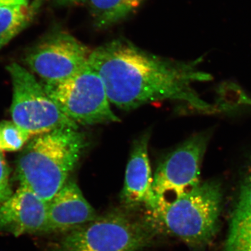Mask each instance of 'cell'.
<instances>
[{
  "label": "cell",
  "instance_id": "1",
  "mask_svg": "<svg viewBox=\"0 0 251 251\" xmlns=\"http://www.w3.org/2000/svg\"><path fill=\"white\" fill-rule=\"evenodd\" d=\"M199 63L163 58L117 39L93 50L89 66L103 80L110 103L122 110L176 100L198 111L213 112L215 106L201 99L193 87L212 79L199 69Z\"/></svg>",
  "mask_w": 251,
  "mask_h": 251
},
{
  "label": "cell",
  "instance_id": "2",
  "mask_svg": "<svg viewBox=\"0 0 251 251\" xmlns=\"http://www.w3.org/2000/svg\"><path fill=\"white\" fill-rule=\"evenodd\" d=\"M90 145L79 128H58L33 137L20 153L16 173L21 186L46 202L62 189Z\"/></svg>",
  "mask_w": 251,
  "mask_h": 251
},
{
  "label": "cell",
  "instance_id": "3",
  "mask_svg": "<svg viewBox=\"0 0 251 251\" xmlns=\"http://www.w3.org/2000/svg\"><path fill=\"white\" fill-rule=\"evenodd\" d=\"M128 209H112L65 232L46 251H140L152 245L161 232L148 213L135 216Z\"/></svg>",
  "mask_w": 251,
  "mask_h": 251
},
{
  "label": "cell",
  "instance_id": "4",
  "mask_svg": "<svg viewBox=\"0 0 251 251\" xmlns=\"http://www.w3.org/2000/svg\"><path fill=\"white\" fill-rule=\"evenodd\" d=\"M218 181L201 182L182 197L148 212L159 230L178 238L192 249L206 246L214 237L222 204Z\"/></svg>",
  "mask_w": 251,
  "mask_h": 251
},
{
  "label": "cell",
  "instance_id": "5",
  "mask_svg": "<svg viewBox=\"0 0 251 251\" xmlns=\"http://www.w3.org/2000/svg\"><path fill=\"white\" fill-rule=\"evenodd\" d=\"M43 86L63 113L78 126L120 122L112 111L103 80L89 65L67 80Z\"/></svg>",
  "mask_w": 251,
  "mask_h": 251
},
{
  "label": "cell",
  "instance_id": "6",
  "mask_svg": "<svg viewBox=\"0 0 251 251\" xmlns=\"http://www.w3.org/2000/svg\"><path fill=\"white\" fill-rule=\"evenodd\" d=\"M13 85L12 121L31 136L65 127L79 128L46 93L43 85L27 69L16 63L8 66Z\"/></svg>",
  "mask_w": 251,
  "mask_h": 251
},
{
  "label": "cell",
  "instance_id": "7",
  "mask_svg": "<svg viewBox=\"0 0 251 251\" xmlns=\"http://www.w3.org/2000/svg\"><path fill=\"white\" fill-rule=\"evenodd\" d=\"M211 133L202 132L168 153L153 175V188L158 205L173 202L196 187Z\"/></svg>",
  "mask_w": 251,
  "mask_h": 251
},
{
  "label": "cell",
  "instance_id": "8",
  "mask_svg": "<svg viewBox=\"0 0 251 251\" xmlns=\"http://www.w3.org/2000/svg\"><path fill=\"white\" fill-rule=\"evenodd\" d=\"M92 51L67 31H54L33 46L25 61L45 82H59L84 70Z\"/></svg>",
  "mask_w": 251,
  "mask_h": 251
},
{
  "label": "cell",
  "instance_id": "9",
  "mask_svg": "<svg viewBox=\"0 0 251 251\" xmlns=\"http://www.w3.org/2000/svg\"><path fill=\"white\" fill-rule=\"evenodd\" d=\"M149 133L135 140L126 170L125 184L121 193L124 208L130 211L146 209L152 212L158 206L153 188V175L149 158Z\"/></svg>",
  "mask_w": 251,
  "mask_h": 251
},
{
  "label": "cell",
  "instance_id": "10",
  "mask_svg": "<svg viewBox=\"0 0 251 251\" xmlns=\"http://www.w3.org/2000/svg\"><path fill=\"white\" fill-rule=\"evenodd\" d=\"M49 202L20 186L0 205V232L14 235L47 233Z\"/></svg>",
  "mask_w": 251,
  "mask_h": 251
},
{
  "label": "cell",
  "instance_id": "11",
  "mask_svg": "<svg viewBox=\"0 0 251 251\" xmlns=\"http://www.w3.org/2000/svg\"><path fill=\"white\" fill-rule=\"evenodd\" d=\"M98 216L76 182L69 179L49 202L47 233H65L93 221Z\"/></svg>",
  "mask_w": 251,
  "mask_h": 251
},
{
  "label": "cell",
  "instance_id": "12",
  "mask_svg": "<svg viewBox=\"0 0 251 251\" xmlns=\"http://www.w3.org/2000/svg\"><path fill=\"white\" fill-rule=\"evenodd\" d=\"M42 0L27 5H0V50L32 22Z\"/></svg>",
  "mask_w": 251,
  "mask_h": 251
},
{
  "label": "cell",
  "instance_id": "13",
  "mask_svg": "<svg viewBox=\"0 0 251 251\" xmlns=\"http://www.w3.org/2000/svg\"><path fill=\"white\" fill-rule=\"evenodd\" d=\"M94 24L107 28L131 14L145 0H85Z\"/></svg>",
  "mask_w": 251,
  "mask_h": 251
},
{
  "label": "cell",
  "instance_id": "14",
  "mask_svg": "<svg viewBox=\"0 0 251 251\" xmlns=\"http://www.w3.org/2000/svg\"><path fill=\"white\" fill-rule=\"evenodd\" d=\"M251 229V159L249 161L239 188L237 205L231 219L228 236H234Z\"/></svg>",
  "mask_w": 251,
  "mask_h": 251
},
{
  "label": "cell",
  "instance_id": "15",
  "mask_svg": "<svg viewBox=\"0 0 251 251\" xmlns=\"http://www.w3.org/2000/svg\"><path fill=\"white\" fill-rule=\"evenodd\" d=\"M32 137L13 121L0 122V150L16 151L22 150Z\"/></svg>",
  "mask_w": 251,
  "mask_h": 251
},
{
  "label": "cell",
  "instance_id": "16",
  "mask_svg": "<svg viewBox=\"0 0 251 251\" xmlns=\"http://www.w3.org/2000/svg\"><path fill=\"white\" fill-rule=\"evenodd\" d=\"M224 251H251V229L234 236H228Z\"/></svg>",
  "mask_w": 251,
  "mask_h": 251
},
{
  "label": "cell",
  "instance_id": "17",
  "mask_svg": "<svg viewBox=\"0 0 251 251\" xmlns=\"http://www.w3.org/2000/svg\"><path fill=\"white\" fill-rule=\"evenodd\" d=\"M10 182V169L7 163L0 155V205L12 196Z\"/></svg>",
  "mask_w": 251,
  "mask_h": 251
},
{
  "label": "cell",
  "instance_id": "18",
  "mask_svg": "<svg viewBox=\"0 0 251 251\" xmlns=\"http://www.w3.org/2000/svg\"><path fill=\"white\" fill-rule=\"evenodd\" d=\"M29 0H0V5H27Z\"/></svg>",
  "mask_w": 251,
  "mask_h": 251
},
{
  "label": "cell",
  "instance_id": "19",
  "mask_svg": "<svg viewBox=\"0 0 251 251\" xmlns=\"http://www.w3.org/2000/svg\"><path fill=\"white\" fill-rule=\"evenodd\" d=\"M59 2L62 3V4H70V3L77 2L81 0H57Z\"/></svg>",
  "mask_w": 251,
  "mask_h": 251
},
{
  "label": "cell",
  "instance_id": "20",
  "mask_svg": "<svg viewBox=\"0 0 251 251\" xmlns=\"http://www.w3.org/2000/svg\"><path fill=\"white\" fill-rule=\"evenodd\" d=\"M0 151H1V150H0Z\"/></svg>",
  "mask_w": 251,
  "mask_h": 251
}]
</instances>
